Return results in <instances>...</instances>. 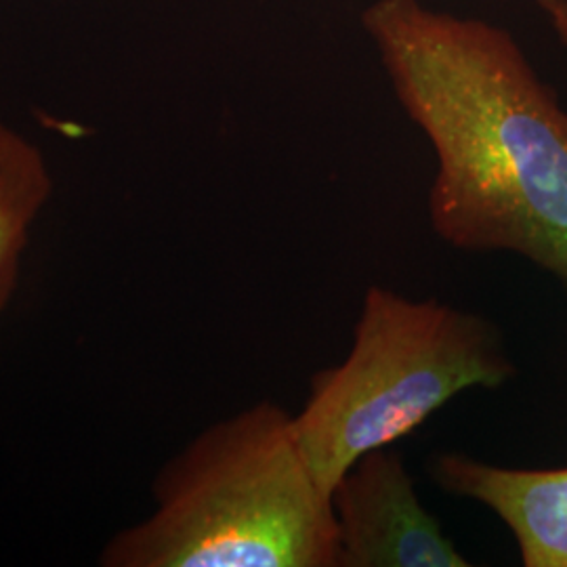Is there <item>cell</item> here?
<instances>
[{
    "label": "cell",
    "mask_w": 567,
    "mask_h": 567,
    "mask_svg": "<svg viewBox=\"0 0 567 567\" xmlns=\"http://www.w3.org/2000/svg\"><path fill=\"white\" fill-rule=\"evenodd\" d=\"M536 4L567 55V0H536Z\"/></svg>",
    "instance_id": "52a82bcc"
},
{
    "label": "cell",
    "mask_w": 567,
    "mask_h": 567,
    "mask_svg": "<svg viewBox=\"0 0 567 567\" xmlns=\"http://www.w3.org/2000/svg\"><path fill=\"white\" fill-rule=\"evenodd\" d=\"M337 567H468L391 446L365 452L330 492Z\"/></svg>",
    "instance_id": "277c9868"
},
{
    "label": "cell",
    "mask_w": 567,
    "mask_h": 567,
    "mask_svg": "<svg viewBox=\"0 0 567 567\" xmlns=\"http://www.w3.org/2000/svg\"><path fill=\"white\" fill-rule=\"evenodd\" d=\"M513 377L501 330L484 316L372 284L347 358L311 377L292 425L330 494L365 452L404 440L456 395Z\"/></svg>",
    "instance_id": "3957f363"
},
{
    "label": "cell",
    "mask_w": 567,
    "mask_h": 567,
    "mask_svg": "<svg viewBox=\"0 0 567 567\" xmlns=\"http://www.w3.org/2000/svg\"><path fill=\"white\" fill-rule=\"evenodd\" d=\"M51 194L53 175L41 147L0 122V316L16 295L23 250Z\"/></svg>",
    "instance_id": "8992f818"
},
{
    "label": "cell",
    "mask_w": 567,
    "mask_h": 567,
    "mask_svg": "<svg viewBox=\"0 0 567 567\" xmlns=\"http://www.w3.org/2000/svg\"><path fill=\"white\" fill-rule=\"evenodd\" d=\"M152 496L154 513L103 547L102 566L337 567L330 494L271 400L206 426Z\"/></svg>",
    "instance_id": "7a4b0ae2"
},
{
    "label": "cell",
    "mask_w": 567,
    "mask_h": 567,
    "mask_svg": "<svg viewBox=\"0 0 567 567\" xmlns=\"http://www.w3.org/2000/svg\"><path fill=\"white\" fill-rule=\"evenodd\" d=\"M362 25L433 147V231L466 252L519 255L567 292V110L524 49L425 0H372Z\"/></svg>",
    "instance_id": "6da1fadb"
},
{
    "label": "cell",
    "mask_w": 567,
    "mask_h": 567,
    "mask_svg": "<svg viewBox=\"0 0 567 567\" xmlns=\"http://www.w3.org/2000/svg\"><path fill=\"white\" fill-rule=\"evenodd\" d=\"M431 480L450 496L492 511L511 529L526 567H567V466L513 468L440 452Z\"/></svg>",
    "instance_id": "5b68a950"
}]
</instances>
